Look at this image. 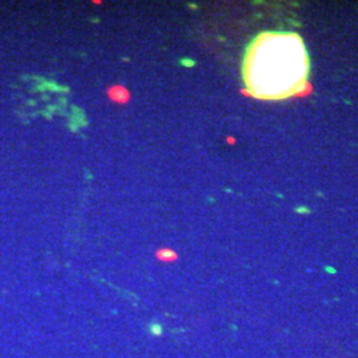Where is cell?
Masks as SVG:
<instances>
[{"mask_svg": "<svg viewBox=\"0 0 358 358\" xmlns=\"http://www.w3.org/2000/svg\"><path fill=\"white\" fill-rule=\"evenodd\" d=\"M309 55L300 35L266 31L251 40L244 53V84L259 100L280 101L306 90Z\"/></svg>", "mask_w": 358, "mask_h": 358, "instance_id": "cell-1", "label": "cell"}]
</instances>
